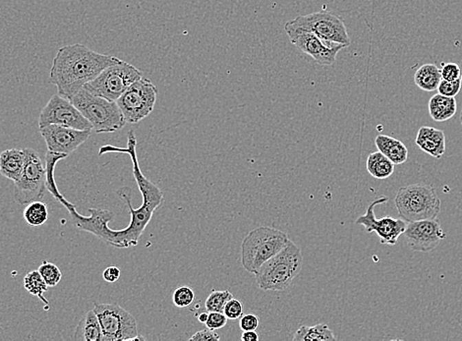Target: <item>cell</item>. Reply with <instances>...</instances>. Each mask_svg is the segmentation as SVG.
<instances>
[{
  "mask_svg": "<svg viewBox=\"0 0 462 341\" xmlns=\"http://www.w3.org/2000/svg\"><path fill=\"white\" fill-rule=\"evenodd\" d=\"M461 83H462V73H461Z\"/></svg>",
  "mask_w": 462,
  "mask_h": 341,
  "instance_id": "ab89813d",
  "label": "cell"
},
{
  "mask_svg": "<svg viewBox=\"0 0 462 341\" xmlns=\"http://www.w3.org/2000/svg\"><path fill=\"white\" fill-rule=\"evenodd\" d=\"M74 340L78 341H102L100 320L95 311L91 310L82 318L75 329Z\"/></svg>",
  "mask_w": 462,
  "mask_h": 341,
  "instance_id": "44dd1931",
  "label": "cell"
},
{
  "mask_svg": "<svg viewBox=\"0 0 462 341\" xmlns=\"http://www.w3.org/2000/svg\"><path fill=\"white\" fill-rule=\"evenodd\" d=\"M70 102L90 121L96 133H113L126 125L124 116L116 102L93 95L82 89Z\"/></svg>",
  "mask_w": 462,
  "mask_h": 341,
  "instance_id": "8992f818",
  "label": "cell"
},
{
  "mask_svg": "<svg viewBox=\"0 0 462 341\" xmlns=\"http://www.w3.org/2000/svg\"><path fill=\"white\" fill-rule=\"evenodd\" d=\"M142 78V71L121 60L105 68L96 79L85 85L84 89L98 97L116 102L132 84Z\"/></svg>",
  "mask_w": 462,
  "mask_h": 341,
  "instance_id": "52a82bcc",
  "label": "cell"
},
{
  "mask_svg": "<svg viewBox=\"0 0 462 341\" xmlns=\"http://www.w3.org/2000/svg\"><path fill=\"white\" fill-rule=\"evenodd\" d=\"M388 198L386 196L376 199L368 207L363 216L356 219L355 223L364 226L367 233L375 232L380 238L381 244L390 245L393 246L397 243L399 237L404 234L406 228V221L404 219H393L392 217H385L383 219H376L375 208L376 206L388 202Z\"/></svg>",
  "mask_w": 462,
  "mask_h": 341,
  "instance_id": "5bb4252c",
  "label": "cell"
},
{
  "mask_svg": "<svg viewBox=\"0 0 462 341\" xmlns=\"http://www.w3.org/2000/svg\"><path fill=\"white\" fill-rule=\"evenodd\" d=\"M157 89L148 79L138 80L116 100L127 123L140 122L152 113L157 102Z\"/></svg>",
  "mask_w": 462,
  "mask_h": 341,
  "instance_id": "8fae6325",
  "label": "cell"
},
{
  "mask_svg": "<svg viewBox=\"0 0 462 341\" xmlns=\"http://www.w3.org/2000/svg\"><path fill=\"white\" fill-rule=\"evenodd\" d=\"M120 61L118 57L98 54L82 43L66 45L58 50L52 61L50 83L56 87L59 96L70 100L105 68Z\"/></svg>",
  "mask_w": 462,
  "mask_h": 341,
  "instance_id": "7a4b0ae2",
  "label": "cell"
},
{
  "mask_svg": "<svg viewBox=\"0 0 462 341\" xmlns=\"http://www.w3.org/2000/svg\"><path fill=\"white\" fill-rule=\"evenodd\" d=\"M258 327H259V318L254 314H246L240 318V329L242 331H257Z\"/></svg>",
  "mask_w": 462,
  "mask_h": 341,
  "instance_id": "836d02e7",
  "label": "cell"
},
{
  "mask_svg": "<svg viewBox=\"0 0 462 341\" xmlns=\"http://www.w3.org/2000/svg\"><path fill=\"white\" fill-rule=\"evenodd\" d=\"M395 166L392 160L381 152L371 153L367 159V171L377 179H386L392 176Z\"/></svg>",
  "mask_w": 462,
  "mask_h": 341,
  "instance_id": "603a6c76",
  "label": "cell"
},
{
  "mask_svg": "<svg viewBox=\"0 0 462 341\" xmlns=\"http://www.w3.org/2000/svg\"><path fill=\"white\" fill-rule=\"evenodd\" d=\"M23 217H24L27 224L32 228L42 226L49 219L47 206L41 201L30 203L23 212Z\"/></svg>",
  "mask_w": 462,
  "mask_h": 341,
  "instance_id": "484cf974",
  "label": "cell"
},
{
  "mask_svg": "<svg viewBox=\"0 0 462 341\" xmlns=\"http://www.w3.org/2000/svg\"><path fill=\"white\" fill-rule=\"evenodd\" d=\"M461 126H462V111H461Z\"/></svg>",
  "mask_w": 462,
  "mask_h": 341,
  "instance_id": "f35d334b",
  "label": "cell"
},
{
  "mask_svg": "<svg viewBox=\"0 0 462 341\" xmlns=\"http://www.w3.org/2000/svg\"><path fill=\"white\" fill-rule=\"evenodd\" d=\"M24 150L9 148L0 153V173L2 176L16 182L21 177L25 166Z\"/></svg>",
  "mask_w": 462,
  "mask_h": 341,
  "instance_id": "ac0fdd59",
  "label": "cell"
},
{
  "mask_svg": "<svg viewBox=\"0 0 462 341\" xmlns=\"http://www.w3.org/2000/svg\"><path fill=\"white\" fill-rule=\"evenodd\" d=\"M429 114L437 122H445L454 118L457 111V104L455 98L446 97V96L437 95L430 98Z\"/></svg>",
  "mask_w": 462,
  "mask_h": 341,
  "instance_id": "ffe728a7",
  "label": "cell"
},
{
  "mask_svg": "<svg viewBox=\"0 0 462 341\" xmlns=\"http://www.w3.org/2000/svg\"><path fill=\"white\" fill-rule=\"evenodd\" d=\"M295 341H333L336 340L333 331L329 329L328 324H318L315 326H302L295 333Z\"/></svg>",
  "mask_w": 462,
  "mask_h": 341,
  "instance_id": "cb8c5ba5",
  "label": "cell"
},
{
  "mask_svg": "<svg viewBox=\"0 0 462 341\" xmlns=\"http://www.w3.org/2000/svg\"><path fill=\"white\" fill-rule=\"evenodd\" d=\"M416 145L434 159L440 160L446 153V135L441 130L422 126L417 133Z\"/></svg>",
  "mask_w": 462,
  "mask_h": 341,
  "instance_id": "e0dca14e",
  "label": "cell"
},
{
  "mask_svg": "<svg viewBox=\"0 0 462 341\" xmlns=\"http://www.w3.org/2000/svg\"><path fill=\"white\" fill-rule=\"evenodd\" d=\"M194 300H195V292L189 286H179L173 292V304L177 308H187V307L192 305Z\"/></svg>",
  "mask_w": 462,
  "mask_h": 341,
  "instance_id": "f1b7e54d",
  "label": "cell"
},
{
  "mask_svg": "<svg viewBox=\"0 0 462 341\" xmlns=\"http://www.w3.org/2000/svg\"><path fill=\"white\" fill-rule=\"evenodd\" d=\"M289 240L287 233L269 226L251 230L241 244L242 267L255 274L267 261L283 250Z\"/></svg>",
  "mask_w": 462,
  "mask_h": 341,
  "instance_id": "277c9868",
  "label": "cell"
},
{
  "mask_svg": "<svg viewBox=\"0 0 462 341\" xmlns=\"http://www.w3.org/2000/svg\"><path fill=\"white\" fill-rule=\"evenodd\" d=\"M47 151L70 155L90 138L91 130H78L66 126L50 124L40 128Z\"/></svg>",
  "mask_w": 462,
  "mask_h": 341,
  "instance_id": "2e32d148",
  "label": "cell"
},
{
  "mask_svg": "<svg viewBox=\"0 0 462 341\" xmlns=\"http://www.w3.org/2000/svg\"><path fill=\"white\" fill-rule=\"evenodd\" d=\"M221 340V336L214 329H205L202 331H197L195 334L189 338L190 341H219Z\"/></svg>",
  "mask_w": 462,
  "mask_h": 341,
  "instance_id": "e575fe53",
  "label": "cell"
},
{
  "mask_svg": "<svg viewBox=\"0 0 462 341\" xmlns=\"http://www.w3.org/2000/svg\"><path fill=\"white\" fill-rule=\"evenodd\" d=\"M50 124L66 126L78 130H93V125L67 98L58 94L52 96L38 118V128Z\"/></svg>",
  "mask_w": 462,
  "mask_h": 341,
  "instance_id": "7c38bea8",
  "label": "cell"
},
{
  "mask_svg": "<svg viewBox=\"0 0 462 341\" xmlns=\"http://www.w3.org/2000/svg\"><path fill=\"white\" fill-rule=\"evenodd\" d=\"M260 340L259 334L256 331H243L241 336L242 341H258Z\"/></svg>",
  "mask_w": 462,
  "mask_h": 341,
  "instance_id": "8d00e7d4",
  "label": "cell"
},
{
  "mask_svg": "<svg viewBox=\"0 0 462 341\" xmlns=\"http://www.w3.org/2000/svg\"><path fill=\"white\" fill-rule=\"evenodd\" d=\"M232 297V293L228 290H212L206 300V309L208 312H223L226 302Z\"/></svg>",
  "mask_w": 462,
  "mask_h": 341,
  "instance_id": "4316f807",
  "label": "cell"
},
{
  "mask_svg": "<svg viewBox=\"0 0 462 341\" xmlns=\"http://www.w3.org/2000/svg\"><path fill=\"white\" fill-rule=\"evenodd\" d=\"M120 276L121 271L120 267H114V265L107 267L104 272H102V278H104L107 283H116L120 278Z\"/></svg>",
  "mask_w": 462,
  "mask_h": 341,
  "instance_id": "d590c367",
  "label": "cell"
},
{
  "mask_svg": "<svg viewBox=\"0 0 462 341\" xmlns=\"http://www.w3.org/2000/svg\"><path fill=\"white\" fill-rule=\"evenodd\" d=\"M38 271L49 287H56L60 283L61 278H63V274H61L60 270L54 263L43 261Z\"/></svg>",
  "mask_w": 462,
  "mask_h": 341,
  "instance_id": "83f0119b",
  "label": "cell"
},
{
  "mask_svg": "<svg viewBox=\"0 0 462 341\" xmlns=\"http://www.w3.org/2000/svg\"><path fill=\"white\" fill-rule=\"evenodd\" d=\"M208 317H209V312H202L198 315V320L202 324H206V322L208 320Z\"/></svg>",
  "mask_w": 462,
  "mask_h": 341,
  "instance_id": "74e56055",
  "label": "cell"
},
{
  "mask_svg": "<svg viewBox=\"0 0 462 341\" xmlns=\"http://www.w3.org/2000/svg\"><path fill=\"white\" fill-rule=\"evenodd\" d=\"M290 42L304 54L322 66L333 65L340 50L347 47L342 43L328 42L319 36L299 29L285 28Z\"/></svg>",
  "mask_w": 462,
  "mask_h": 341,
  "instance_id": "4fadbf2b",
  "label": "cell"
},
{
  "mask_svg": "<svg viewBox=\"0 0 462 341\" xmlns=\"http://www.w3.org/2000/svg\"><path fill=\"white\" fill-rule=\"evenodd\" d=\"M24 169L21 177L14 182L16 202L23 206L42 200L47 191V167L40 155L34 148H24Z\"/></svg>",
  "mask_w": 462,
  "mask_h": 341,
  "instance_id": "9c48e42d",
  "label": "cell"
},
{
  "mask_svg": "<svg viewBox=\"0 0 462 341\" xmlns=\"http://www.w3.org/2000/svg\"><path fill=\"white\" fill-rule=\"evenodd\" d=\"M402 235L409 249L423 253L434 250L447 237L437 219L407 223Z\"/></svg>",
  "mask_w": 462,
  "mask_h": 341,
  "instance_id": "9a60e30c",
  "label": "cell"
},
{
  "mask_svg": "<svg viewBox=\"0 0 462 341\" xmlns=\"http://www.w3.org/2000/svg\"><path fill=\"white\" fill-rule=\"evenodd\" d=\"M441 81V69L434 64H424L414 74V83L422 91H437Z\"/></svg>",
  "mask_w": 462,
  "mask_h": 341,
  "instance_id": "7402d4cb",
  "label": "cell"
},
{
  "mask_svg": "<svg viewBox=\"0 0 462 341\" xmlns=\"http://www.w3.org/2000/svg\"><path fill=\"white\" fill-rule=\"evenodd\" d=\"M25 289L33 295V296L38 297V299L42 300L45 305V310H50V303L47 299L45 298L43 294L49 289L45 281L43 280V276H41L38 271H31L25 276L24 281H23Z\"/></svg>",
  "mask_w": 462,
  "mask_h": 341,
  "instance_id": "d4e9b609",
  "label": "cell"
},
{
  "mask_svg": "<svg viewBox=\"0 0 462 341\" xmlns=\"http://www.w3.org/2000/svg\"><path fill=\"white\" fill-rule=\"evenodd\" d=\"M395 204L406 223L434 219L441 212V200L436 189L425 183L402 187L395 195Z\"/></svg>",
  "mask_w": 462,
  "mask_h": 341,
  "instance_id": "5b68a950",
  "label": "cell"
},
{
  "mask_svg": "<svg viewBox=\"0 0 462 341\" xmlns=\"http://www.w3.org/2000/svg\"><path fill=\"white\" fill-rule=\"evenodd\" d=\"M94 311L102 327V341L145 340L139 336L136 319L118 304H96Z\"/></svg>",
  "mask_w": 462,
  "mask_h": 341,
  "instance_id": "ba28073f",
  "label": "cell"
},
{
  "mask_svg": "<svg viewBox=\"0 0 462 341\" xmlns=\"http://www.w3.org/2000/svg\"><path fill=\"white\" fill-rule=\"evenodd\" d=\"M461 89V79L454 80V81L441 79L437 91H438V94L446 96V97L455 98L459 95Z\"/></svg>",
  "mask_w": 462,
  "mask_h": 341,
  "instance_id": "f546056e",
  "label": "cell"
},
{
  "mask_svg": "<svg viewBox=\"0 0 462 341\" xmlns=\"http://www.w3.org/2000/svg\"><path fill=\"white\" fill-rule=\"evenodd\" d=\"M223 313L228 320H239L243 316V305L239 300L232 297L226 302Z\"/></svg>",
  "mask_w": 462,
  "mask_h": 341,
  "instance_id": "4dcf8cb0",
  "label": "cell"
},
{
  "mask_svg": "<svg viewBox=\"0 0 462 341\" xmlns=\"http://www.w3.org/2000/svg\"><path fill=\"white\" fill-rule=\"evenodd\" d=\"M136 146L137 139L135 133L129 131L126 148L105 145L102 146L98 152L100 157L104 153H126L131 157L134 178L143 196V204L139 209L135 210L131 204L132 190L127 186L118 190V195L126 204L130 214H131V221L124 230H113L109 228L107 223L114 219V214L111 210L91 208L89 209L90 216L85 217L79 214L76 210V207L69 201L66 200L63 194L59 192L54 175L47 176V190H49L50 193L54 196L57 202L60 203L68 210L71 221L78 230L87 231L95 235L98 239L111 245L114 248L126 249L137 246L142 234L154 216L155 210L160 209L164 203V193L162 190L142 173L138 157H137Z\"/></svg>",
  "mask_w": 462,
  "mask_h": 341,
  "instance_id": "6da1fadb",
  "label": "cell"
},
{
  "mask_svg": "<svg viewBox=\"0 0 462 341\" xmlns=\"http://www.w3.org/2000/svg\"><path fill=\"white\" fill-rule=\"evenodd\" d=\"M302 265L301 249L289 240L283 250L267 261L256 272V281L265 292H285L300 274Z\"/></svg>",
  "mask_w": 462,
  "mask_h": 341,
  "instance_id": "3957f363",
  "label": "cell"
},
{
  "mask_svg": "<svg viewBox=\"0 0 462 341\" xmlns=\"http://www.w3.org/2000/svg\"><path fill=\"white\" fill-rule=\"evenodd\" d=\"M441 75L443 80L454 81V80L461 79V69L457 63H441Z\"/></svg>",
  "mask_w": 462,
  "mask_h": 341,
  "instance_id": "1f68e13d",
  "label": "cell"
},
{
  "mask_svg": "<svg viewBox=\"0 0 462 341\" xmlns=\"http://www.w3.org/2000/svg\"><path fill=\"white\" fill-rule=\"evenodd\" d=\"M228 320V318L226 317V315L223 312H209V317H208V320L206 322V326H207L208 329L217 331V329H223V327L226 326Z\"/></svg>",
  "mask_w": 462,
  "mask_h": 341,
  "instance_id": "d6a6232c",
  "label": "cell"
},
{
  "mask_svg": "<svg viewBox=\"0 0 462 341\" xmlns=\"http://www.w3.org/2000/svg\"><path fill=\"white\" fill-rule=\"evenodd\" d=\"M379 152L385 155L395 164H402L408 159V150L399 140L386 135H378L375 139Z\"/></svg>",
  "mask_w": 462,
  "mask_h": 341,
  "instance_id": "d6986e66",
  "label": "cell"
},
{
  "mask_svg": "<svg viewBox=\"0 0 462 341\" xmlns=\"http://www.w3.org/2000/svg\"><path fill=\"white\" fill-rule=\"evenodd\" d=\"M285 28L299 29L310 32L322 40L342 43L349 47L351 38L342 18L329 11H319L310 14L297 16L285 23Z\"/></svg>",
  "mask_w": 462,
  "mask_h": 341,
  "instance_id": "30bf717a",
  "label": "cell"
}]
</instances>
